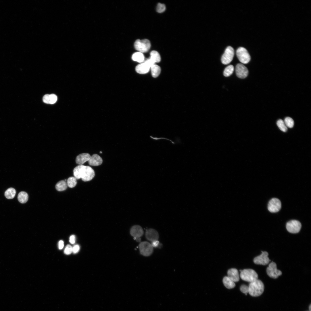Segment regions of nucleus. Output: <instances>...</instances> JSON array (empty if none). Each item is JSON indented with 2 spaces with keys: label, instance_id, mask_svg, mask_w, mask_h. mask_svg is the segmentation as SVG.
<instances>
[{
  "label": "nucleus",
  "instance_id": "obj_8",
  "mask_svg": "<svg viewBox=\"0 0 311 311\" xmlns=\"http://www.w3.org/2000/svg\"><path fill=\"white\" fill-rule=\"evenodd\" d=\"M266 272L270 277L274 279L278 278L282 274V272L277 269L276 263L273 262L269 264L267 268Z\"/></svg>",
  "mask_w": 311,
  "mask_h": 311
},
{
  "label": "nucleus",
  "instance_id": "obj_35",
  "mask_svg": "<svg viewBox=\"0 0 311 311\" xmlns=\"http://www.w3.org/2000/svg\"><path fill=\"white\" fill-rule=\"evenodd\" d=\"M152 246L154 247H159V246L160 245V244L159 241L158 240L152 242L151 244Z\"/></svg>",
  "mask_w": 311,
  "mask_h": 311
},
{
  "label": "nucleus",
  "instance_id": "obj_22",
  "mask_svg": "<svg viewBox=\"0 0 311 311\" xmlns=\"http://www.w3.org/2000/svg\"><path fill=\"white\" fill-rule=\"evenodd\" d=\"M132 59L134 61L142 63L144 61V57L142 53L140 52H136L133 55Z\"/></svg>",
  "mask_w": 311,
  "mask_h": 311
},
{
  "label": "nucleus",
  "instance_id": "obj_36",
  "mask_svg": "<svg viewBox=\"0 0 311 311\" xmlns=\"http://www.w3.org/2000/svg\"><path fill=\"white\" fill-rule=\"evenodd\" d=\"M76 241V237L74 235H71L70 239V242L71 243L74 244L75 243Z\"/></svg>",
  "mask_w": 311,
  "mask_h": 311
},
{
  "label": "nucleus",
  "instance_id": "obj_28",
  "mask_svg": "<svg viewBox=\"0 0 311 311\" xmlns=\"http://www.w3.org/2000/svg\"><path fill=\"white\" fill-rule=\"evenodd\" d=\"M77 183V180L74 177H70L67 180L68 186L70 188L75 187Z\"/></svg>",
  "mask_w": 311,
  "mask_h": 311
},
{
  "label": "nucleus",
  "instance_id": "obj_32",
  "mask_svg": "<svg viewBox=\"0 0 311 311\" xmlns=\"http://www.w3.org/2000/svg\"><path fill=\"white\" fill-rule=\"evenodd\" d=\"M73 252V247L70 245H67L64 250V254L67 255L71 254Z\"/></svg>",
  "mask_w": 311,
  "mask_h": 311
},
{
  "label": "nucleus",
  "instance_id": "obj_25",
  "mask_svg": "<svg viewBox=\"0 0 311 311\" xmlns=\"http://www.w3.org/2000/svg\"><path fill=\"white\" fill-rule=\"evenodd\" d=\"M68 185L66 182L64 181H59L56 185V190L59 191H62L66 190Z\"/></svg>",
  "mask_w": 311,
  "mask_h": 311
},
{
  "label": "nucleus",
  "instance_id": "obj_19",
  "mask_svg": "<svg viewBox=\"0 0 311 311\" xmlns=\"http://www.w3.org/2000/svg\"><path fill=\"white\" fill-rule=\"evenodd\" d=\"M57 100V96L54 94L45 95L43 98V102L47 104H54L56 102Z\"/></svg>",
  "mask_w": 311,
  "mask_h": 311
},
{
  "label": "nucleus",
  "instance_id": "obj_18",
  "mask_svg": "<svg viewBox=\"0 0 311 311\" xmlns=\"http://www.w3.org/2000/svg\"><path fill=\"white\" fill-rule=\"evenodd\" d=\"M150 67L145 62L142 63L136 67V72L140 74H145L147 73L149 71Z\"/></svg>",
  "mask_w": 311,
  "mask_h": 311
},
{
  "label": "nucleus",
  "instance_id": "obj_31",
  "mask_svg": "<svg viewBox=\"0 0 311 311\" xmlns=\"http://www.w3.org/2000/svg\"><path fill=\"white\" fill-rule=\"evenodd\" d=\"M166 7L165 5L163 4L159 3L158 5L157 10L159 13H162L164 12L166 10Z\"/></svg>",
  "mask_w": 311,
  "mask_h": 311
},
{
  "label": "nucleus",
  "instance_id": "obj_24",
  "mask_svg": "<svg viewBox=\"0 0 311 311\" xmlns=\"http://www.w3.org/2000/svg\"><path fill=\"white\" fill-rule=\"evenodd\" d=\"M18 199L19 201L22 204H25L28 200V195L26 192H20L18 194Z\"/></svg>",
  "mask_w": 311,
  "mask_h": 311
},
{
  "label": "nucleus",
  "instance_id": "obj_11",
  "mask_svg": "<svg viewBox=\"0 0 311 311\" xmlns=\"http://www.w3.org/2000/svg\"><path fill=\"white\" fill-rule=\"evenodd\" d=\"M262 252L261 255L254 258V262L256 264L266 265L270 261L268 257V254L266 251H262Z\"/></svg>",
  "mask_w": 311,
  "mask_h": 311
},
{
  "label": "nucleus",
  "instance_id": "obj_16",
  "mask_svg": "<svg viewBox=\"0 0 311 311\" xmlns=\"http://www.w3.org/2000/svg\"><path fill=\"white\" fill-rule=\"evenodd\" d=\"M88 162L90 166H98L102 164L103 160L99 155L97 154H94L92 156H91Z\"/></svg>",
  "mask_w": 311,
  "mask_h": 311
},
{
  "label": "nucleus",
  "instance_id": "obj_3",
  "mask_svg": "<svg viewBox=\"0 0 311 311\" xmlns=\"http://www.w3.org/2000/svg\"><path fill=\"white\" fill-rule=\"evenodd\" d=\"M240 277L241 279L245 281L251 283L258 279V276L257 272L251 269H244L241 272Z\"/></svg>",
  "mask_w": 311,
  "mask_h": 311
},
{
  "label": "nucleus",
  "instance_id": "obj_4",
  "mask_svg": "<svg viewBox=\"0 0 311 311\" xmlns=\"http://www.w3.org/2000/svg\"><path fill=\"white\" fill-rule=\"evenodd\" d=\"M135 49L139 52L142 53L149 51L151 47V44L149 40L145 39L142 40H137L134 43Z\"/></svg>",
  "mask_w": 311,
  "mask_h": 311
},
{
  "label": "nucleus",
  "instance_id": "obj_37",
  "mask_svg": "<svg viewBox=\"0 0 311 311\" xmlns=\"http://www.w3.org/2000/svg\"><path fill=\"white\" fill-rule=\"evenodd\" d=\"M64 246V242L63 241L61 240L59 243V249H62Z\"/></svg>",
  "mask_w": 311,
  "mask_h": 311
},
{
  "label": "nucleus",
  "instance_id": "obj_12",
  "mask_svg": "<svg viewBox=\"0 0 311 311\" xmlns=\"http://www.w3.org/2000/svg\"><path fill=\"white\" fill-rule=\"evenodd\" d=\"M236 72L237 76L240 78H245L248 76L247 68L241 64H237L236 67Z\"/></svg>",
  "mask_w": 311,
  "mask_h": 311
},
{
  "label": "nucleus",
  "instance_id": "obj_21",
  "mask_svg": "<svg viewBox=\"0 0 311 311\" xmlns=\"http://www.w3.org/2000/svg\"><path fill=\"white\" fill-rule=\"evenodd\" d=\"M152 76L154 78L159 76L161 72V68L158 66L154 64L150 68Z\"/></svg>",
  "mask_w": 311,
  "mask_h": 311
},
{
  "label": "nucleus",
  "instance_id": "obj_5",
  "mask_svg": "<svg viewBox=\"0 0 311 311\" xmlns=\"http://www.w3.org/2000/svg\"><path fill=\"white\" fill-rule=\"evenodd\" d=\"M236 55L239 61L243 64H248L251 60L249 53L244 47L239 48L236 51Z\"/></svg>",
  "mask_w": 311,
  "mask_h": 311
},
{
  "label": "nucleus",
  "instance_id": "obj_15",
  "mask_svg": "<svg viewBox=\"0 0 311 311\" xmlns=\"http://www.w3.org/2000/svg\"><path fill=\"white\" fill-rule=\"evenodd\" d=\"M91 157L90 154L87 153H84L78 156L76 159V163L79 165H83L87 162L89 161Z\"/></svg>",
  "mask_w": 311,
  "mask_h": 311
},
{
  "label": "nucleus",
  "instance_id": "obj_30",
  "mask_svg": "<svg viewBox=\"0 0 311 311\" xmlns=\"http://www.w3.org/2000/svg\"><path fill=\"white\" fill-rule=\"evenodd\" d=\"M284 123L287 127L291 128L293 127L294 122L293 119L290 117H287L284 120Z\"/></svg>",
  "mask_w": 311,
  "mask_h": 311
},
{
  "label": "nucleus",
  "instance_id": "obj_14",
  "mask_svg": "<svg viewBox=\"0 0 311 311\" xmlns=\"http://www.w3.org/2000/svg\"><path fill=\"white\" fill-rule=\"evenodd\" d=\"M130 234L134 238H140L143 234L144 232L142 228L140 226L135 225L133 226L130 231Z\"/></svg>",
  "mask_w": 311,
  "mask_h": 311
},
{
  "label": "nucleus",
  "instance_id": "obj_38",
  "mask_svg": "<svg viewBox=\"0 0 311 311\" xmlns=\"http://www.w3.org/2000/svg\"><path fill=\"white\" fill-rule=\"evenodd\" d=\"M134 239H135L138 242H140L141 241V239L140 238H134Z\"/></svg>",
  "mask_w": 311,
  "mask_h": 311
},
{
  "label": "nucleus",
  "instance_id": "obj_13",
  "mask_svg": "<svg viewBox=\"0 0 311 311\" xmlns=\"http://www.w3.org/2000/svg\"><path fill=\"white\" fill-rule=\"evenodd\" d=\"M145 235L146 239L151 242L158 240L159 237V235L158 232L152 229H147L146 231Z\"/></svg>",
  "mask_w": 311,
  "mask_h": 311
},
{
  "label": "nucleus",
  "instance_id": "obj_9",
  "mask_svg": "<svg viewBox=\"0 0 311 311\" xmlns=\"http://www.w3.org/2000/svg\"><path fill=\"white\" fill-rule=\"evenodd\" d=\"M302 227L301 223L298 221L293 220L287 222L286 225V228L287 231L289 233L296 234L298 233Z\"/></svg>",
  "mask_w": 311,
  "mask_h": 311
},
{
  "label": "nucleus",
  "instance_id": "obj_7",
  "mask_svg": "<svg viewBox=\"0 0 311 311\" xmlns=\"http://www.w3.org/2000/svg\"><path fill=\"white\" fill-rule=\"evenodd\" d=\"M234 54L235 51L233 48L231 46L228 47L222 56V63L224 65L229 64L233 60Z\"/></svg>",
  "mask_w": 311,
  "mask_h": 311
},
{
  "label": "nucleus",
  "instance_id": "obj_33",
  "mask_svg": "<svg viewBox=\"0 0 311 311\" xmlns=\"http://www.w3.org/2000/svg\"><path fill=\"white\" fill-rule=\"evenodd\" d=\"M240 289L241 292L247 295L248 293V287L245 285H243L240 287Z\"/></svg>",
  "mask_w": 311,
  "mask_h": 311
},
{
  "label": "nucleus",
  "instance_id": "obj_6",
  "mask_svg": "<svg viewBox=\"0 0 311 311\" xmlns=\"http://www.w3.org/2000/svg\"><path fill=\"white\" fill-rule=\"evenodd\" d=\"M139 247L141 254L145 256H151L153 252V247L147 241L141 242Z\"/></svg>",
  "mask_w": 311,
  "mask_h": 311
},
{
  "label": "nucleus",
  "instance_id": "obj_23",
  "mask_svg": "<svg viewBox=\"0 0 311 311\" xmlns=\"http://www.w3.org/2000/svg\"><path fill=\"white\" fill-rule=\"evenodd\" d=\"M150 59L155 63H159L161 60V57L160 54L156 51H152L150 53Z\"/></svg>",
  "mask_w": 311,
  "mask_h": 311
},
{
  "label": "nucleus",
  "instance_id": "obj_2",
  "mask_svg": "<svg viewBox=\"0 0 311 311\" xmlns=\"http://www.w3.org/2000/svg\"><path fill=\"white\" fill-rule=\"evenodd\" d=\"M248 287V293L253 297L260 295L264 292V286L260 280H257L250 283Z\"/></svg>",
  "mask_w": 311,
  "mask_h": 311
},
{
  "label": "nucleus",
  "instance_id": "obj_34",
  "mask_svg": "<svg viewBox=\"0 0 311 311\" xmlns=\"http://www.w3.org/2000/svg\"><path fill=\"white\" fill-rule=\"evenodd\" d=\"M80 249V247L79 245H75L73 247V252L74 254H76L78 252Z\"/></svg>",
  "mask_w": 311,
  "mask_h": 311
},
{
  "label": "nucleus",
  "instance_id": "obj_1",
  "mask_svg": "<svg viewBox=\"0 0 311 311\" xmlns=\"http://www.w3.org/2000/svg\"><path fill=\"white\" fill-rule=\"evenodd\" d=\"M73 173L74 177L77 180L81 178L84 182L91 181L95 176V172L91 167L83 165H79L75 167Z\"/></svg>",
  "mask_w": 311,
  "mask_h": 311
},
{
  "label": "nucleus",
  "instance_id": "obj_26",
  "mask_svg": "<svg viewBox=\"0 0 311 311\" xmlns=\"http://www.w3.org/2000/svg\"><path fill=\"white\" fill-rule=\"evenodd\" d=\"M16 194V190L13 188H10L5 193V196L8 199H12L14 198Z\"/></svg>",
  "mask_w": 311,
  "mask_h": 311
},
{
  "label": "nucleus",
  "instance_id": "obj_10",
  "mask_svg": "<svg viewBox=\"0 0 311 311\" xmlns=\"http://www.w3.org/2000/svg\"><path fill=\"white\" fill-rule=\"evenodd\" d=\"M281 207L280 200L276 198H273L269 201L268 206L269 211L271 213H274L279 212Z\"/></svg>",
  "mask_w": 311,
  "mask_h": 311
},
{
  "label": "nucleus",
  "instance_id": "obj_27",
  "mask_svg": "<svg viewBox=\"0 0 311 311\" xmlns=\"http://www.w3.org/2000/svg\"><path fill=\"white\" fill-rule=\"evenodd\" d=\"M234 70V66L232 65H230L228 66L224 70V75L225 77H229L233 73Z\"/></svg>",
  "mask_w": 311,
  "mask_h": 311
},
{
  "label": "nucleus",
  "instance_id": "obj_39",
  "mask_svg": "<svg viewBox=\"0 0 311 311\" xmlns=\"http://www.w3.org/2000/svg\"><path fill=\"white\" fill-rule=\"evenodd\" d=\"M311 305H310L309 307V310H310V311H311Z\"/></svg>",
  "mask_w": 311,
  "mask_h": 311
},
{
  "label": "nucleus",
  "instance_id": "obj_20",
  "mask_svg": "<svg viewBox=\"0 0 311 311\" xmlns=\"http://www.w3.org/2000/svg\"><path fill=\"white\" fill-rule=\"evenodd\" d=\"M223 282L225 286L228 289L233 288L235 286V282L228 276L224 278Z\"/></svg>",
  "mask_w": 311,
  "mask_h": 311
},
{
  "label": "nucleus",
  "instance_id": "obj_29",
  "mask_svg": "<svg viewBox=\"0 0 311 311\" xmlns=\"http://www.w3.org/2000/svg\"><path fill=\"white\" fill-rule=\"evenodd\" d=\"M277 125L279 128L283 132H286L287 130V127L286 126L284 121L281 119L278 120L277 122Z\"/></svg>",
  "mask_w": 311,
  "mask_h": 311
},
{
  "label": "nucleus",
  "instance_id": "obj_17",
  "mask_svg": "<svg viewBox=\"0 0 311 311\" xmlns=\"http://www.w3.org/2000/svg\"><path fill=\"white\" fill-rule=\"evenodd\" d=\"M228 277L233 282H236L239 280V276L238 270L235 268L229 269L228 271Z\"/></svg>",
  "mask_w": 311,
  "mask_h": 311
},
{
  "label": "nucleus",
  "instance_id": "obj_40",
  "mask_svg": "<svg viewBox=\"0 0 311 311\" xmlns=\"http://www.w3.org/2000/svg\"><path fill=\"white\" fill-rule=\"evenodd\" d=\"M100 153H102V151H101L100 152Z\"/></svg>",
  "mask_w": 311,
  "mask_h": 311
}]
</instances>
